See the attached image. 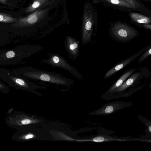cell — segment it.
I'll list each match as a JSON object with an SVG mask.
<instances>
[{"mask_svg":"<svg viewBox=\"0 0 151 151\" xmlns=\"http://www.w3.org/2000/svg\"><path fill=\"white\" fill-rule=\"evenodd\" d=\"M8 0H0V2L3 4H7L6 1Z\"/></svg>","mask_w":151,"mask_h":151,"instance_id":"cb8c5ba5","label":"cell"},{"mask_svg":"<svg viewBox=\"0 0 151 151\" xmlns=\"http://www.w3.org/2000/svg\"><path fill=\"white\" fill-rule=\"evenodd\" d=\"M140 75V73L139 72L133 74L129 78L125 81L122 84L116 89L113 93H117L125 90L131 85Z\"/></svg>","mask_w":151,"mask_h":151,"instance_id":"4fadbf2b","label":"cell"},{"mask_svg":"<svg viewBox=\"0 0 151 151\" xmlns=\"http://www.w3.org/2000/svg\"><path fill=\"white\" fill-rule=\"evenodd\" d=\"M132 105L131 102L122 101L111 102L104 104L101 108L92 113L93 115L106 116Z\"/></svg>","mask_w":151,"mask_h":151,"instance_id":"9c48e42d","label":"cell"},{"mask_svg":"<svg viewBox=\"0 0 151 151\" xmlns=\"http://www.w3.org/2000/svg\"><path fill=\"white\" fill-rule=\"evenodd\" d=\"M112 33L114 36L122 41H128L133 39L138 34L135 29L122 24H115L112 27Z\"/></svg>","mask_w":151,"mask_h":151,"instance_id":"ba28073f","label":"cell"},{"mask_svg":"<svg viewBox=\"0 0 151 151\" xmlns=\"http://www.w3.org/2000/svg\"><path fill=\"white\" fill-rule=\"evenodd\" d=\"M135 57H132L127 59L114 66L110 69L105 74L104 78H107L129 64Z\"/></svg>","mask_w":151,"mask_h":151,"instance_id":"8fae6325","label":"cell"},{"mask_svg":"<svg viewBox=\"0 0 151 151\" xmlns=\"http://www.w3.org/2000/svg\"><path fill=\"white\" fill-rule=\"evenodd\" d=\"M104 2H106L109 5H111L112 6L115 7H123L124 9H130L132 6L129 3L125 1L121 0H103Z\"/></svg>","mask_w":151,"mask_h":151,"instance_id":"9a60e30c","label":"cell"},{"mask_svg":"<svg viewBox=\"0 0 151 151\" xmlns=\"http://www.w3.org/2000/svg\"><path fill=\"white\" fill-rule=\"evenodd\" d=\"M131 17L134 21L138 23L148 24L150 22L148 18L137 13H132Z\"/></svg>","mask_w":151,"mask_h":151,"instance_id":"2e32d148","label":"cell"},{"mask_svg":"<svg viewBox=\"0 0 151 151\" xmlns=\"http://www.w3.org/2000/svg\"><path fill=\"white\" fill-rule=\"evenodd\" d=\"M0 78L16 89L30 91L37 86L25 78L14 75L9 70L0 67Z\"/></svg>","mask_w":151,"mask_h":151,"instance_id":"3957f363","label":"cell"},{"mask_svg":"<svg viewBox=\"0 0 151 151\" xmlns=\"http://www.w3.org/2000/svg\"><path fill=\"white\" fill-rule=\"evenodd\" d=\"M144 27L146 28L149 29H151L150 25H144Z\"/></svg>","mask_w":151,"mask_h":151,"instance_id":"603a6c76","label":"cell"},{"mask_svg":"<svg viewBox=\"0 0 151 151\" xmlns=\"http://www.w3.org/2000/svg\"><path fill=\"white\" fill-rule=\"evenodd\" d=\"M64 44L69 57L76 59L79 55V42L73 37L67 35L65 38Z\"/></svg>","mask_w":151,"mask_h":151,"instance_id":"30bf717a","label":"cell"},{"mask_svg":"<svg viewBox=\"0 0 151 151\" xmlns=\"http://www.w3.org/2000/svg\"><path fill=\"white\" fill-rule=\"evenodd\" d=\"M135 69L133 68L128 70L122 75L118 80L109 88L106 92L108 94L113 93L117 88L121 86L124 81L131 75L135 70Z\"/></svg>","mask_w":151,"mask_h":151,"instance_id":"7c38bea8","label":"cell"},{"mask_svg":"<svg viewBox=\"0 0 151 151\" xmlns=\"http://www.w3.org/2000/svg\"><path fill=\"white\" fill-rule=\"evenodd\" d=\"M9 35L7 32H0V47L5 45L8 42Z\"/></svg>","mask_w":151,"mask_h":151,"instance_id":"d6986e66","label":"cell"},{"mask_svg":"<svg viewBox=\"0 0 151 151\" xmlns=\"http://www.w3.org/2000/svg\"><path fill=\"white\" fill-rule=\"evenodd\" d=\"M17 19L14 18L6 14L0 13V22L11 23L15 22Z\"/></svg>","mask_w":151,"mask_h":151,"instance_id":"ac0fdd59","label":"cell"},{"mask_svg":"<svg viewBox=\"0 0 151 151\" xmlns=\"http://www.w3.org/2000/svg\"><path fill=\"white\" fill-rule=\"evenodd\" d=\"M9 91L10 89L8 86L0 80V92L6 93Z\"/></svg>","mask_w":151,"mask_h":151,"instance_id":"ffe728a7","label":"cell"},{"mask_svg":"<svg viewBox=\"0 0 151 151\" xmlns=\"http://www.w3.org/2000/svg\"><path fill=\"white\" fill-rule=\"evenodd\" d=\"M129 139H124L120 138L113 137L104 135H99L92 137L91 139L84 140V141H91L94 142H100L111 141H127Z\"/></svg>","mask_w":151,"mask_h":151,"instance_id":"5bb4252c","label":"cell"},{"mask_svg":"<svg viewBox=\"0 0 151 151\" xmlns=\"http://www.w3.org/2000/svg\"><path fill=\"white\" fill-rule=\"evenodd\" d=\"M14 75L28 79L40 80L61 85L68 86L72 80L60 74L47 71L30 66L21 67L13 69Z\"/></svg>","mask_w":151,"mask_h":151,"instance_id":"6da1fadb","label":"cell"},{"mask_svg":"<svg viewBox=\"0 0 151 151\" xmlns=\"http://www.w3.org/2000/svg\"><path fill=\"white\" fill-rule=\"evenodd\" d=\"M49 58L42 61L53 67L59 68L66 70L76 78L81 79L83 77L77 70L63 57L55 53L49 54Z\"/></svg>","mask_w":151,"mask_h":151,"instance_id":"5b68a950","label":"cell"},{"mask_svg":"<svg viewBox=\"0 0 151 151\" xmlns=\"http://www.w3.org/2000/svg\"><path fill=\"white\" fill-rule=\"evenodd\" d=\"M151 54V47H150L149 49H148L142 55L138 60V62L141 63L143 62L147 57Z\"/></svg>","mask_w":151,"mask_h":151,"instance_id":"44dd1931","label":"cell"},{"mask_svg":"<svg viewBox=\"0 0 151 151\" xmlns=\"http://www.w3.org/2000/svg\"><path fill=\"white\" fill-rule=\"evenodd\" d=\"M48 0H35L33 3L25 10L26 12H32L45 3Z\"/></svg>","mask_w":151,"mask_h":151,"instance_id":"e0dca14e","label":"cell"},{"mask_svg":"<svg viewBox=\"0 0 151 151\" xmlns=\"http://www.w3.org/2000/svg\"><path fill=\"white\" fill-rule=\"evenodd\" d=\"M37 120L24 112L15 111L6 118L5 122L11 128L18 130L36 123Z\"/></svg>","mask_w":151,"mask_h":151,"instance_id":"277c9868","label":"cell"},{"mask_svg":"<svg viewBox=\"0 0 151 151\" xmlns=\"http://www.w3.org/2000/svg\"><path fill=\"white\" fill-rule=\"evenodd\" d=\"M47 11V9L36 10L25 17H20L17 23L12 24V26L15 29H19V30L25 29L26 28L36 24L44 16Z\"/></svg>","mask_w":151,"mask_h":151,"instance_id":"52a82bcc","label":"cell"},{"mask_svg":"<svg viewBox=\"0 0 151 151\" xmlns=\"http://www.w3.org/2000/svg\"><path fill=\"white\" fill-rule=\"evenodd\" d=\"M127 2L131 4L132 5H133L134 6L135 5V3L134 0H121Z\"/></svg>","mask_w":151,"mask_h":151,"instance_id":"7402d4cb","label":"cell"},{"mask_svg":"<svg viewBox=\"0 0 151 151\" xmlns=\"http://www.w3.org/2000/svg\"><path fill=\"white\" fill-rule=\"evenodd\" d=\"M43 49L39 45H22L10 49L0 50V65L16 64Z\"/></svg>","mask_w":151,"mask_h":151,"instance_id":"7a4b0ae2","label":"cell"},{"mask_svg":"<svg viewBox=\"0 0 151 151\" xmlns=\"http://www.w3.org/2000/svg\"><path fill=\"white\" fill-rule=\"evenodd\" d=\"M92 13L87 5L85 7L81 33V42L85 45L91 41L93 31V22Z\"/></svg>","mask_w":151,"mask_h":151,"instance_id":"8992f818","label":"cell"}]
</instances>
